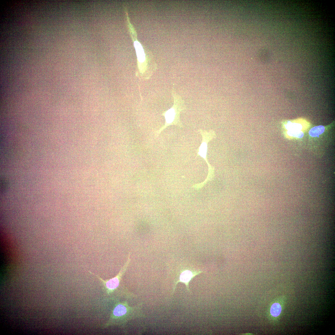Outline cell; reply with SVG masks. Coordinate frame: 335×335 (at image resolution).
<instances>
[{
    "instance_id": "3957f363",
    "label": "cell",
    "mask_w": 335,
    "mask_h": 335,
    "mask_svg": "<svg viewBox=\"0 0 335 335\" xmlns=\"http://www.w3.org/2000/svg\"><path fill=\"white\" fill-rule=\"evenodd\" d=\"M134 45L139 61L141 63L144 62L145 60V55L142 45L137 41L134 42Z\"/></svg>"
},
{
    "instance_id": "ba28073f",
    "label": "cell",
    "mask_w": 335,
    "mask_h": 335,
    "mask_svg": "<svg viewBox=\"0 0 335 335\" xmlns=\"http://www.w3.org/2000/svg\"><path fill=\"white\" fill-rule=\"evenodd\" d=\"M285 127L288 130H301L302 128V126L300 124L292 123L290 121L288 122L285 125Z\"/></svg>"
},
{
    "instance_id": "5b68a950",
    "label": "cell",
    "mask_w": 335,
    "mask_h": 335,
    "mask_svg": "<svg viewBox=\"0 0 335 335\" xmlns=\"http://www.w3.org/2000/svg\"><path fill=\"white\" fill-rule=\"evenodd\" d=\"M325 127L323 126L320 125L315 127L312 128L309 131V135L312 137L318 136H319L324 132Z\"/></svg>"
},
{
    "instance_id": "7a4b0ae2",
    "label": "cell",
    "mask_w": 335,
    "mask_h": 335,
    "mask_svg": "<svg viewBox=\"0 0 335 335\" xmlns=\"http://www.w3.org/2000/svg\"><path fill=\"white\" fill-rule=\"evenodd\" d=\"M203 272L200 270L193 271L189 270H184L181 273L179 280L177 282H181L184 283L186 285V289L190 292L189 286L190 282L196 275Z\"/></svg>"
},
{
    "instance_id": "6da1fadb",
    "label": "cell",
    "mask_w": 335,
    "mask_h": 335,
    "mask_svg": "<svg viewBox=\"0 0 335 335\" xmlns=\"http://www.w3.org/2000/svg\"><path fill=\"white\" fill-rule=\"evenodd\" d=\"M172 93L173 97L174 104L172 107L165 113L166 122L165 126L175 124L182 127L183 125L180 121V117L181 112L186 108L185 102L182 97L173 89Z\"/></svg>"
},
{
    "instance_id": "52a82bcc",
    "label": "cell",
    "mask_w": 335,
    "mask_h": 335,
    "mask_svg": "<svg viewBox=\"0 0 335 335\" xmlns=\"http://www.w3.org/2000/svg\"><path fill=\"white\" fill-rule=\"evenodd\" d=\"M281 310V307L280 305L277 303L273 304L270 310V312L272 316L277 317L280 314Z\"/></svg>"
},
{
    "instance_id": "9c48e42d",
    "label": "cell",
    "mask_w": 335,
    "mask_h": 335,
    "mask_svg": "<svg viewBox=\"0 0 335 335\" xmlns=\"http://www.w3.org/2000/svg\"><path fill=\"white\" fill-rule=\"evenodd\" d=\"M287 133L290 136L298 138H302L304 136L303 132L301 130H288Z\"/></svg>"
},
{
    "instance_id": "277c9868",
    "label": "cell",
    "mask_w": 335,
    "mask_h": 335,
    "mask_svg": "<svg viewBox=\"0 0 335 335\" xmlns=\"http://www.w3.org/2000/svg\"><path fill=\"white\" fill-rule=\"evenodd\" d=\"M120 274L105 282L106 286L108 288L113 289L118 286L119 284V277Z\"/></svg>"
},
{
    "instance_id": "8992f818",
    "label": "cell",
    "mask_w": 335,
    "mask_h": 335,
    "mask_svg": "<svg viewBox=\"0 0 335 335\" xmlns=\"http://www.w3.org/2000/svg\"><path fill=\"white\" fill-rule=\"evenodd\" d=\"M127 310L126 307L121 304L117 306L114 310L113 314L116 316H122L126 314Z\"/></svg>"
}]
</instances>
